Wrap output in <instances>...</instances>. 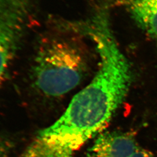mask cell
Listing matches in <instances>:
<instances>
[{
  "label": "cell",
  "instance_id": "5",
  "mask_svg": "<svg viewBox=\"0 0 157 157\" xmlns=\"http://www.w3.org/2000/svg\"><path fill=\"white\" fill-rule=\"evenodd\" d=\"M25 30L17 24L0 22V81L6 74Z\"/></svg>",
  "mask_w": 157,
  "mask_h": 157
},
{
  "label": "cell",
  "instance_id": "6",
  "mask_svg": "<svg viewBox=\"0 0 157 157\" xmlns=\"http://www.w3.org/2000/svg\"><path fill=\"white\" fill-rule=\"evenodd\" d=\"M130 17L157 41V0H126Z\"/></svg>",
  "mask_w": 157,
  "mask_h": 157
},
{
  "label": "cell",
  "instance_id": "2",
  "mask_svg": "<svg viewBox=\"0 0 157 157\" xmlns=\"http://www.w3.org/2000/svg\"><path fill=\"white\" fill-rule=\"evenodd\" d=\"M84 71L83 58L76 46L62 37H51L43 41L37 52L34 84L47 97H60L79 84Z\"/></svg>",
  "mask_w": 157,
  "mask_h": 157
},
{
  "label": "cell",
  "instance_id": "1",
  "mask_svg": "<svg viewBox=\"0 0 157 157\" xmlns=\"http://www.w3.org/2000/svg\"><path fill=\"white\" fill-rule=\"evenodd\" d=\"M87 30L99 54L98 69L62 116L40 132L58 137L77 150L108 124L127 95L132 78L130 65L107 21L97 18Z\"/></svg>",
  "mask_w": 157,
  "mask_h": 157
},
{
  "label": "cell",
  "instance_id": "7",
  "mask_svg": "<svg viewBox=\"0 0 157 157\" xmlns=\"http://www.w3.org/2000/svg\"><path fill=\"white\" fill-rule=\"evenodd\" d=\"M13 141L0 136V157H8L14 148Z\"/></svg>",
  "mask_w": 157,
  "mask_h": 157
},
{
  "label": "cell",
  "instance_id": "8",
  "mask_svg": "<svg viewBox=\"0 0 157 157\" xmlns=\"http://www.w3.org/2000/svg\"><path fill=\"white\" fill-rule=\"evenodd\" d=\"M131 157H157V154L139 148Z\"/></svg>",
  "mask_w": 157,
  "mask_h": 157
},
{
  "label": "cell",
  "instance_id": "4",
  "mask_svg": "<svg viewBox=\"0 0 157 157\" xmlns=\"http://www.w3.org/2000/svg\"><path fill=\"white\" fill-rule=\"evenodd\" d=\"M76 151L64 141L39 133L19 157H74Z\"/></svg>",
  "mask_w": 157,
  "mask_h": 157
},
{
  "label": "cell",
  "instance_id": "3",
  "mask_svg": "<svg viewBox=\"0 0 157 157\" xmlns=\"http://www.w3.org/2000/svg\"><path fill=\"white\" fill-rule=\"evenodd\" d=\"M140 147L132 135L105 132L96 138L87 157H131Z\"/></svg>",
  "mask_w": 157,
  "mask_h": 157
}]
</instances>
